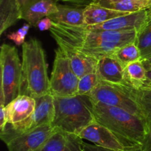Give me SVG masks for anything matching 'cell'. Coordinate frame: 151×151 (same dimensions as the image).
<instances>
[{"mask_svg":"<svg viewBox=\"0 0 151 151\" xmlns=\"http://www.w3.org/2000/svg\"><path fill=\"white\" fill-rule=\"evenodd\" d=\"M50 30L58 45L71 47L97 59L135 41L137 35V30H103L54 22Z\"/></svg>","mask_w":151,"mask_h":151,"instance_id":"cell-1","label":"cell"},{"mask_svg":"<svg viewBox=\"0 0 151 151\" xmlns=\"http://www.w3.org/2000/svg\"><path fill=\"white\" fill-rule=\"evenodd\" d=\"M49 93H50V78L45 51L38 38H30L22 44L19 95L37 98Z\"/></svg>","mask_w":151,"mask_h":151,"instance_id":"cell-2","label":"cell"},{"mask_svg":"<svg viewBox=\"0 0 151 151\" xmlns=\"http://www.w3.org/2000/svg\"><path fill=\"white\" fill-rule=\"evenodd\" d=\"M95 121L128 140L145 146L150 130L144 118L116 107L93 102Z\"/></svg>","mask_w":151,"mask_h":151,"instance_id":"cell-3","label":"cell"},{"mask_svg":"<svg viewBox=\"0 0 151 151\" xmlns=\"http://www.w3.org/2000/svg\"><path fill=\"white\" fill-rule=\"evenodd\" d=\"M55 118L52 126L79 135L87 126L95 122L93 101L88 95L69 97L54 96Z\"/></svg>","mask_w":151,"mask_h":151,"instance_id":"cell-4","label":"cell"},{"mask_svg":"<svg viewBox=\"0 0 151 151\" xmlns=\"http://www.w3.org/2000/svg\"><path fill=\"white\" fill-rule=\"evenodd\" d=\"M1 90L0 105L4 106L19 95L22 62L16 47L2 44L0 50Z\"/></svg>","mask_w":151,"mask_h":151,"instance_id":"cell-5","label":"cell"},{"mask_svg":"<svg viewBox=\"0 0 151 151\" xmlns=\"http://www.w3.org/2000/svg\"><path fill=\"white\" fill-rule=\"evenodd\" d=\"M88 96L95 103L122 108L145 119L141 107L133 96L132 89L127 86L100 82Z\"/></svg>","mask_w":151,"mask_h":151,"instance_id":"cell-6","label":"cell"},{"mask_svg":"<svg viewBox=\"0 0 151 151\" xmlns=\"http://www.w3.org/2000/svg\"><path fill=\"white\" fill-rule=\"evenodd\" d=\"M36 105L33 114L24 122L13 126L7 123L4 129L0 132V138L7 144L18 135L41 126L52 125L55 118L54 96L52 94L35 98Z\"/></svg>","mask_w":151,"mask_h":151,"instance_id":"cell-7","label":"cell"},{"mask_svg":"<svg viewBox=\"0 0 151 151\" xmlns=\"http://www.w3.org/2000/svg\"><path fill=\"white\" fill-rule=\"evenodd\" d=\"M78 82L79 77L72 70L70 61L64 52L58 47L50 77V94L56 97L76 96Z\"/></svg>","mask_w":151,"mask_h":151,"instance_id":"cell-8","label":"cell"},{"mask_svg":"<svg viewBox=\"0 0 151 151\" xmlns=\"http://www.w3.org/2000/svg\"><path fill=\"white\" fill-rule=\"evenodd\" d=\"M78 136L94 144L116 151H143L142 145L128 140L97 121L84 128Z\"/></svg>","mask_w":151,"mask_h":151,"instance_id":"cell-9","label":"cell"},{"mask_svg":"<svg viewBox=\"0 0 151 151\" xmlns=\"http://www.w3.org/2000/svg\"><path fill=\"white\" fill-rule=\"evenodd\" d=\"M52 125L41 126L22 133L9 141L8 151H38L55 130Z\"/></svg>","mask_w":151,"mask_h":151,"instance_id":"cell-10","label":"cell"},{"mask_svg":"<svg viewBox=\"0 0 151 151\" xmlns=\"http://www.w3.org/2000/svg\"><path fill=\"white\" fill-rule=\"evenodd\" d=\"M150 21L147 10L128 13L119 16L102 24L87 26L90 29L103 30H140Z\"/></svg>","mask_w":151,"mask_h":151,"instance_id":"cell-11","label":"cell"},{"mask_svg":"<svg viewBox=\"0 0 151 151\" xmlns=\"http://www.w3.org/2000/svg\"><path fill=\"white\" fill-rule=\"evenodd\" d=\"M83 142L78 135L55 128L38 151H83Z\"/></svg>","mask_w":151,"mask_h":151,"instance_id":"cell-12","label":"cell"},{"mask_svg":"<svg viewBox=\"0 0 151 151\" xmlns=\"http://www.w3.org/2000/svg\"><path fill=\"white\" fill-rule=\"evenodd\" d=\"M60 0H28L21 8V19L35 26L41 19L49 17L58 10V2Z\"/></svg>","mask_w":151,"mask_h":151,"instance_id":"cell-13","label":"cell"},{"mask_svg":"<svg viewBox=\"0 0 151 151\" xmlns=\"http://www.w3.org/2000/svg\"><path fill=\"white\" fill-rule=\"evenodd\" d=\"M125 67L112 55H107L98 59L97 73L100 82L114 85L126 86L124 79Z\"/></svg>","mask_w":151,"mask_h":151,"instance_id":"cell-14","label":"cell"},{"mask_svg":"<svg viewBox=\"0 0 151 151\" xmlns=\"http://www.w3.org/2000/svg\"><path fill=\"white\" fill-rule=\"evenodd\" d=\"M35 99L27 95H19L5 106L8 123L13 126L30 118L35 109Z\"/></svg>","mask_w":151,"mask_h":151,"instance_id":"cell-15","label":"cell"},{"mask_svg":"<svg viewBox=\"0 0 151 151\" xmlns=\"http://www.w3.org/2000/svg\"><path fill=\"white\" fill-rule=\"evenodd\" d=\"M58 46L69 59L72 70L79 78L88 73H97L98 59L66 46Z\"/></svg>","mask_w":151,"mask_h":151,"instance_id":"cell-16","label":"cell"},{"mask_svg":"<svg viewBox=\"0 0 151 151\" xmlns=\"http://www.w3.org/2000/svg\"><path fill=\"white\" fill-rule=\"evenodd\" d=\"M58 10L49 17L55 23L63 24L71 26H85L84 8L78 6L58 5Z\"/></svg>","mask_w":151,"mask_h":151,"instance_id":"cell-17","label":"cell"},{"mask_svg":"<svg viewBox=\"0 0 151 151\" xmlns=\"http://www.w3.org/2000/svg\"><path fill=\"white\" fill-rule=\"evenodd\" d=\"M128 13H131L112 10L92 3L84 8V22L86 26H91L102 24Z\"/></svg>","mask_w":151,"mask_h":151,"instance_id":"cell-18","label":"cell"},{"mask_svg":"<svg viewBox=\"0 0 151 151\" xmlns=\"http://www.w3.org/2000/svg\"><path fill=\"white\" fill-rule=\"evenodd\" d=\"M93 4L127 13L151 8V0H96Z\"/></svg>","mask_w":151,"mask_h":151,"instance_id":"cell-19","label":"cell"},{"mask_svg":"<svg viewBox=\"0 0 151 151\" xmlns=\"http://www.w3.org/2000/svg\"><path fill=\"white\" fill-rule=\"evenodd\" d=\"M124 79L125 85L130 88L137 90L144 88L147 74L141 61L133 62L125 66Z\"/></svg>","mask_w":151,"mask_h":151,"instance_id":"cell-20","label":"cell"},{"mask_svg":"<svg viewBox=\"0 0 151 151\" xmlns=\"http://www.w3.org/2000/svg\"><path fill=\"white\" fill-rule=\"evenodd\" d=\"M21 19V9L16 0H0V35Z\"/></svg>","mask_w":151,"mask_h":151,"instance_id":"cell-21","label":"cell"},{"mask_svg":"<svg viewBox=\"0 0 151 151\" xmlns=\"http://www.w3.org/2000/svg\"><path fill=\"white\" fill-rule=\"evenodd\" d=\"M124 66H127L133 62L141 61V54L135 41L128 43L116 50L112 54Z\"/></svg>","mask_w":151,"mask_h":151,"instance_id":"cell-22","label":"cell"},{"mask_svg":"<svg viewBox=\"0 0 151 151\" xmlns=\"http://www.w3.org/2000/svg\"><path fill=\"white\" fill-rule=\"evenodd\" d=\"M135 43L141 54V60L151 58V20L137 32Z\"/></svg>","mask_w":151,"mask_h":151,"instance_id":"cell-23","label":"cell"},{"mask_svg":"<svg viewBox=\"0 0 151 151\" xmlns=\"http://www.w3.org/2000/svg\"><path fill=\"white\" fill-rule=\"evenodd\" d=\"M132 93L141 107L149 130H151V88L139 90L132 89Z\"/></svg>","mask_w":151,"mask_h":151,"instance_id":"cell-24","label":"cell"},{"mask_svg":"<svg viewBox=\"0 0 151 151\" xmlns=\"http://www.w3.org/2000/svg\"><path fill=\"white\" fill-rule=\"evenodd\" d=\"M100 82V78L97 73H91L84 75L79 78L78 95H89Z\"/></svg>","mask_w":151,"mask_h":151,"instance_id":"cell-25","label":"cell"},{"mask_svg":"<svg viewBox=\"0 0 151 151\" xmlns=\"http://www.w3.org/2000/svg\"><path fill=\"white\" fill-rule=\"evenodd\" d=\"M29 27H30V25H29L28 23L25 24L22 28H19L18 30L7 34V38L13 41L16 45H22V44H23L25 42V37H26L27 34Z\"/></svg>","mask_w":151,"mask_h":151,"instance_id":"cell-26","label":"cell"},{"mask_svg":"<svg viewBox=\"0 0 151 151\" xmlns=\"http://www.w3.org/2000/svg\"><path fill=\"white\" fill-rule=\"evenodd\" d=\"M141 62L145 69L146 74H147V79H146L144 88L142 90L151 88V58L147 59H143V60H141Z\"/></svg>","mask_w":151,"mask_h":151,"instance_id":"cell-27","label":"cell"},{"mask_svg":"<svg viewBox=\"0 0 151 151\" xmlns=\"http://www.w3.org/2000/svg\"><path fill=\"white\" fill-rule=\"evenodd\" d=\"M53 21L50 17H45L38 21L36 25H35V27H37L40 30L44 31L51 29Z\"/></svg>","mask_w":151,"mask_h":151,"instance_id":"cell-28","label":"cell"},{"mask_svg":"<svg viewBox=\"0 0 151 151\" xmlns=\"http://www.w3.org/2000/svg\"><path fill=\"white\" fill-rule=\"evenodd\" d=\"M8 123L7 111H6L5 106L3 105H0V130H3Z\"/></svg>","mask_w":151,"mask_h":151,"instance_id":"cell-29","label":"cell"},{"mask_svg":"<svg viewBox=\"0 0 151 151\" xmlns=\"http://www.w3.org/2000/svg\"><path fill=\"white\" fill-rule=\"evenodd\" d=\"M62 1L68 4H71L73 6H78V7H85L88 4L94 3L96 0H61Z\"/></svg>","mask_w":151,"mask_h":151,"instance_id":"cell-30","label":"cell"},{"mask_svg":"<svg viewBox=\"0 0 151 151\" xmlns=\"http://www.w3.org/2000/svg\"><path fill=\"white\" fill-rule=\"evenodd\" d=\"M83 151H116L113 150L107 149L103 147L98 146L96 144H91L83 142Z\"/></svg>","mask_w":151,"mask_h":151,"instance_id":"cell-31","label":"cell"},{"mask_svg":"<svg viewBox=\"0 0 151 151\" xmlns=\"http://www.w3.org/2000/svg\"><path fill=\"white\" fill-rule=\"evenodd\" d=\"M16 1H17V4L18 5H19V8L21 9L22 7V6H23L28 0H16Z\"/></svg>","mask_w":151,"mask_h":151,"instance_id":"cell-32","label":"cell"},{"mask_svg":"<svg viewBox=\"0 0 151 151\" xmlns=\"http://www.w3.org/2000/svg\"><path fill=\"white\" fill-rule=\"evenodd\" d=\"M147 12H148L149 19H150V20H151V8L148 9V10H147Z\"/></svg>","mask_w":151,"mask_h":151,"instance_id":"cell-33","label":"cell"},{"mask_svg":"<svg viewBox=\"0 0 151 151\" xmlns=\"http://www.w3.org/2000/svg\"><path fill=\"white\" fill-rule=\"evenodd\" d=\"M148 140H150L151 141V130H150V135H149Z\"/></svg>","mask_w":151,"mask_h":151,"instance_id":"cell-34","label":"cell"},{"mask_svg":"<svg viewBox=\"0 0 151 151\" xmlns=\"http://www.w3.org/2000/svg\"><path fill=\"white\" fill-rule=\"evenodd\" d=\"M60 1H61V0H60Z\"/></svg>","mask_w":151,"mask_h":151,"instance_id":"cell-35","label":"cell"}]
</instances>
